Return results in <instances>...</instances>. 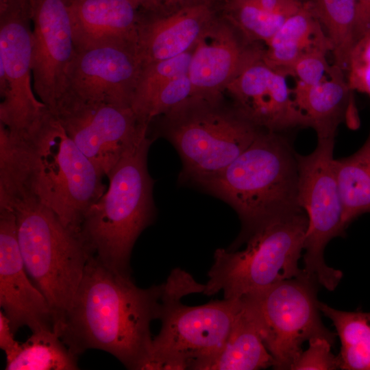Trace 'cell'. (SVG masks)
Here are the masks:
<instances>
[{
    "label": "cell",
    "instance_id": "5bb4252c",
    "mask_svg": "<svg viewBox=\"0 0 370 370\" xmlns=\"http://www.w3.org/2000/svg\"><path fill=\"white\" fill-rule=\"evenodd\" d=\"M29 16L34 90L53 112L75 53L68 5L65 0H30Z\"/></svg>",
    "mask_w": 370,
    "mask_h": 370
},
{
    "label": "cell",
    "instance_id": "836d02e7",
    "mask_svg": "<svg viewBox=\"0 0 370 370\" xmlns=\"http://www.w3.org/2000/svg\"><path fill=\"white\" fill-rule=\"evenodd\" d=\"M370 32V0H356L355 43Z\"/></svg>",
    "mask_w": 370,
    "mask_h": 370
},
{
    "label": "cell",
    "instance_id": "7a4b0ae2",
    "mask_svg": "<svg viewBox=\"0 0 370 370\" xmlns=\"http://www.w3.org/2000/svg\"><path fill=\"white\" fill-rule=\"evenodd\" d=\"M103 176L48 108L21 132L0 123V201L32 198L79 232L86 212L107 189Z\"/></svg>",
    "mask_w": 370,
    "mask_h": 370
},
{
    "label": "cell",
    "instance_id": "44dd1931",
    "mask_svg": "<svg viewBox=\"0 0 370 370\" xmlns=\"http://www.w3.org/2000/svg\"><path fill=\"white\" fill-rule=\"evenodd\" d=\"M263 49L262 58L270 67L288 75L302 56L332 52V43L309 3L288 17Z\"/></svg>",
    "mask_w": 370,
    "mask_h": 370
},
{
    "label": "cell",
    "instance_id": "4fadbf2b",
    "mask_svg": "<svg viewBox=\"0 0 370 370\" xmlns=\"http://www.w3.org/2000/svg\"><path fill=\"white\" fill-rule=\"evenodd\" d=\"M30 22L20 3L0 14V123L14 132L26 130L47 108L32 79Z\"/></svg>",
    "mask_w": 370,
    "mask_h": 370
},
{
    "label": "cell",
    "instance_id": "d6986e66",
    "mask_svg": "<svg viewBox=\"0 0 370 370\" xmlns=\"http://www.w3.org/2000/svg\"><path fill=\"white\" fill-rule=\"evenodd\" d=\"M75 49L126 44L136 47L140 10L132 0H65Z\"/></svg>",
    "mask_w": 370,
    "mask_h": 370
},
{
    "label": "cell",
    "instance_id": "f35d334b",
    "mask_svg": "<svg viewBox=\"0 0 370 370\" xmlns=\"http://www.w3.org/2000/svg\"><path fill=\"white\" fill-rule=\"evenodd\" d=\"M29 1L30 0H20L21 5L23 12L29 16Z\"/></svg>",
    "mask_w": 370,
    "mask_h": 370
},
{
    "label": "cell",
    "instance_id": "ac0fdd59",
    "mask_svg": "<svg viewBox=\"0 0 370 370\" xmlns=\"http://www.w3.org/2000/svg\"><path fill=\"white\" fill-rule=\"evenodd\" d=\"M217 14L214 5L201 2L166 12L140 10L136 51L141 67L192 49Z\"/></svg>",
    "mask_w": 370,
    "mask_h": 370
},
{
    "label": "cell",
    "instance_id": "ba28073f",
    "mask_svg": "<svg viewBox=\"0 0 370 370\" xmlns=\"http://www.w3.org/2000/svg\"><path fill=\"white\" fill-rule=\"evenodd\" d=\"M318 284L304 271L240 298L273 358L275 369H291L303 352V343L311 338L323 337L334 344L335 334L321 319Z\"/></svg>",
    "mask_w": 370,
    "mask_h": 370
},
{
    "label": "cell",
    "instance_id": "52a82bcc",
    "mask_svg": "<svg viewBox=\"0 0 370 370\" xmlns=\"http://www.w3.org/2000/svg\"><path fill=\"white\" fill-rule=\"evenodd\" d=\"M308 218L305 212L274 220L256 231L240 251L217 249L203 293L220 291L236 299L278 282L301 275L298 262L304 250Z\"/></svg>",
    "mask_w": 370,
    "mask_h": 370
},
{
    "label": "cell",
    "instance_id": "8d00e7d4",
    "mask_svg": "<svg viewBox=\"0 0 370 370\" xmlns=\"http://www.w3.org/2000/svg\"><path fill=\"white\" fill-rule=\"evenodd\" d=\"M136 6L143 11L157 12L158 0H132Z\"/></svg>",
    "mask_w": 370,
    "mask_h": 370
},
{
    "label": "cell",
    "instance_id": "9c48e42d",
    "mask_svg": "<svg viewBox=\"0 0 370 370\" xmlns=\"http://www.w3.org/2000/svg\"><path fill=\"white\" fill-rule=\"evenodd\" d=\"M186 287L164 300L159 334L153 338L147 369H193L217 353L225 343L241 308V299L217 300L198 306L180 301Z\"/></svg>",
    "mask_w": 370,
    "mask_h": 370
},
{
    "label": "cell",
    "instance_id": "8fae6325",
    "mask_svg": "<svg viewBox=\"0 0 370 370\" xmlns=\"http://www.w3.org/2000/svg\"><path fill=\"white\" fill-rule=\"evenodd\" d=\"M140 70L134 45L111 44L75 49L52 113L60 107L77 103L132 108Z\"/></svg>",
    "mask_w": 370,
    "mask_h": 370
},
{
    "label": "cell",
    "instance_id": "ab89813d",
    "mask_svg": "<svg viewBox=\"0 0 370 370\" xmlns=\"http://www.w3.org/2000/svg\"><path fill=\"white\" fill-rule=\"evenodd\" d=\"M220 0H193L191 3H197V2H201V3H208L212 4L215 6V5Z\"/></svg>",
    "mask_w": 370,
    "mask_h": 370
},
{
    "label": "cell",
    "instance_id": "3957f363",
    "mask_svg": "<svg viewBox=\"0 0 370 370\" xmlns=\"http://www.w3.org/2000/svg\"><path fill=\"white\" fill-rule=\"evenodd\" d=\"M198 186L237 212L242 230L230 251L266 224L304 212L298 201L297 153L278 132L261 130L223 171Z\"/></svg>",
    "mask_w": 370,
    "mask_h": 370
},
{
    "label": "cell",
    "instance_id": "603a6c76",
    "mask_svg": "<svg viewBox=\"0 0 370 370\" xmlns=\"http://www.w3.org/2000/svg\"><path fill=\"white\" fill-rule=\"evenodd\" d=\"M334 164L347 228L360 215L370 212V132L358 151L334 159Z\"/></svg>",
    "mask_w": 370,
    "mask_h": 370
},
{
    "label": "cell",
    "instance_id": "9a60e30c",
    "mask_svg": "<svg viewBox=\"0 0 370 370\" xmlns=\"http://www.w3.org/2000/svg\"><path fill=\"white\" fill-rule=\"evenodd\" d=\"M262 56L249 63L224 93L243 116L260 129L281 133L310 127L293 100L286 75L267 65Z\"/></svg>",
    "mask_w": 370,
    "mask_h": 370
},
{
    "label": "cell",
    "instance_id": "d6a6232c",
    "mask_svg": "<svg viewBox=\"0 0 370 370\" xmlns=\"http://www.w3.org/2000/svg\"><path fill=\"white\" fill-rule=\"evenodd\" d=\"M263 10L273 14L289 17L305 5L300 0H249Z\"/></svg>",
    "mask_w": 370,
    "mask_h": 370
},
{
    "label": "cell",
    "instance_id": "4316f807",
    "mask_svg": "<svg viewBox=\"0 0 370 370\" xmlns=\"http://www.w3.org/2000/svg\"><path fill=\"white\" fill-rule=\"evenodd\" d=\"M215 7L250 42L266 44L288 18L269 13L249 0H220Z\"/></svg>",
    "mask_w": 370,
    "mask_h": 370
},
{
    "label": "cell",
    "instance_id": "e575fe53",
    "mask_svg": "<svg viewBox=\"0 0 370 370\" xmlns=\"http://www.w3.org/2000/svg\"><path fill=\"white\" fill-rule=\"evenodd\" d=\"M8 318L3 311H0V347L4 351L5 356L17 349L20 343L14 339Z\"/></svg>",
    "mask_w": 370,
    "mask_h": 370
},
{
    "label": "cell",
    "instance_id": "7402d4cb",
    "mask_svg": "<svg viewBox=\"0 0 370 370\" xmlns=\"http://www.w3.org/2000/svg\"><path fill=\"white\" fill-rule=\"evenodd\" d=\"M273 365V358L241 302V308L222 347L193 369L256 370Z\"/></svg>",
    "mask_w": 370,
    "mask_h": 370
},
{
    "label": "cell",
    "instance_id": "f1b7e54d",
    "mask_svg": "<svg viewBox=\"0 0 370 370\" xmlns=\"http://www.w3.org/2000/svg\"><path fill=\"white\" fill-rule=\"evenodd\" d=\"M191 95L192 84L188 73L170 81L150 101L144 113V122L149 126L154 119L164 114Z\"/></svg>",
    "mask_w": 370,
    "mask_h": 370
},
{
    "label": "cell",
    "instance_id": "1f68e13d",
    "mask_svg": "<svg viewBox=\"0 0 370 370\" xmlns=\"http://www.w3.org/2000/svg\"><path fill=\"white\" fill-rule=\"evenodd\" d=\"M327 53L315 51L300 57L293 65L288 75L297 77V80L306 85H315L323 82L330 75L333 66H330L326 60Z\"/></svg>",
    "mask_w": 370,
    "mask_h": 370
},
{
    "label": "cell",
    "instance_id": "4dcf8cb0",
    "mask_svg": "<svg viewBox=\"0 0 370 370\" xmlns=\"http://www.w3.org/2000/svg\"><path fill=\"white\" fill-rule=\"evenodd\" d=\"M308 348L303 351L292 365V370H334L341 369L339 356L331 352L332 344L327 338L316 336L309 341Z\"/></svg>",
    "mask_w": 370,
    "mask_h": 370
},
{
    "label": "cell",
    "instance_id": "2e32d148",
    "mask_svg": "<svg viewBox=\"0 0 370 370\" xmlns=\"http://www.w3.org/2000/svg\"><path fill=\"white\" fill-rule=\"evenodd\" d=\"M258 42H250L218 12L193 51L188 75L192 95H224L227 86L251 62L262 56Z\"/></svg>",
    "mask_w": 370,
    "mask_h": 370
},
{
    "label": "cell",
    "instance_id": "277c9868",
    "mask_svg": "<svg viewBox=\"0 0 370 370\" xmlns=\"http://www.w3.org/2000/svg\"><path fill=\"white\" fill-rule=\"evenodd\" d=\"M149 136L132 147L109 175L103 195L88 210L80 234L92 255L109 269L130 275L134 245L155 218L153 180L147 169Z\"/></svg>",
    "mask_w": 370,
    "mask_h": 370
},
{
    "label": "cell",
    "instance_id": "30bf717a",
    "mask_svg": "<svg viewBox=\"0 0 370 370\" xmlns=\"http://www.w3.org/2000/svg\"><path fill=\"white\" fill-rule=\"evenodd\" d=\"M334 138H317L314 150L297 153L298 201L308 218L304 250V272L328 291L338 285L343 273L326 265L327 244L345 234L343 205L334 170Z\"/></svg>",
    "mask_w": 370,
    "mask_h": 370
},
{
    "label": "cell",
    "instance_id": "74e56055",
    "mask_svg": "<svg viewBox=\"0 0 370 370\" xmlns=\"http://www.w3.org/2000/svg\"><path fill=\"white\" fill-rule=\"evenodd\" d=\"M18 3H21L20 0H0V14L5 13Z\"/></svg>",
    "mask_w": 370,
    "mask_h": 370
},
{
    "label": "cell",
    "instance_id": "e0dca14e",
    "mask_svg": "<svg viewBox=\"0 0 370 370\" xmlns=\"http://www.w3.org/2000/svg\"><path fill=\"white\" fill-rule=\"evenodd\" d=\"M0 306L14 333L23 326L32 332L53 330L51 309L25 270L15 216L7 207H0Z\"/></svg>",
    "mask_w": 370,
    "mask_h": 370
},
{
    "label": "cell",
    "instance_id": "83f0119b",
    "mask_svg": "<svg viewBox=\"0 0 370 370\" xmlns=\"http://www.w3.org/2000/svg\"><path fill=\"white\" fill-rule=\"evenodd\" d=\"M194 47L177 57L141 67L132 109L143 123L148 125L144 122L143 116L154 95L170 81L188 73Z\"/></svg>",
    "mask_w": 370,
    "mask_h": 370
},
{
    "label": "cell",
    "instance_id": "5b68a950",
    "mask_svg": "<svg viewBox=\"0 0 370 370\" xmlns=\"http://www.w3.org/2000/svg\"><path fill=\"white\" fill-rule=\"evenodd\" d=\"M0 207L14 214L25 270L50 306L54 330L69 308L92 254L79 232L65 226L36 200L12 197L0 201Z\"/></svg>",
    "mask_w": 370,
    "mask_h": 370
},
{
    "label": "cell",
    "instance_id": "cb8c5ba5",
    "mask_svg": "<svg viewBox=\"0 0 370 370\" xmlns=\"http://www.w3.org/2000/svg\"><path fill=\"white\" fill-rule=\"evenodd\" d=\"M77 356L53 330L32 332L14 352L6 355V370H75Z\"/></svg>",
    "mask_w": 370,
    "mask_h": 370
},
{
    "label": "cell",
    "instance_id": "7c38bea8",
    "mask_svg": "<svg viewBox=\"0 0 370 370\" xmlns=\"http://www.w3.org/2000/svg\"><path fill=\"white\" fill-rule=\"evenodd\" d=\"M68 136L104 176L125 153L149 135L131 108L107 103H77L53 113Z\"/></svg>",
    "mask_w": 370,
    "mask_h": 370
},
{
    "label": "cell",
    "instance_id": "d590c367",
    "mask_svg": "<svg viewBox=\"0 0 370 370\" xmlns=\"http://www.w3.org/2000/svg\"><path fill=\"white\" fill-rule=\"evenodd\" d=\"M192 1L193 0H158L157 12H170Z\"/></svg>",
    "mask_w": 370,
    "mask_h": 370
},
{
    "label": "cell",
    "instance_id": "484cf974",
    "mask_svg": "<svg viewBox=\"0 0 370 370\" xmlns=\"http://www.w3.org/2000/svg\"><path fill=\"white\" fill-rule=\"evenodd\" d=\"M309 4L332 43L334 65L347 70L355 45L356 0H312Z\"/></svg>",
    "mask_w": 370,
    "mask_h": 370
},
{
    "label": "cell",
    "instance_id": "f546056e",
    "mask_svg": "<svg viewBox=\"0 0 370 370\" xmlns=\"http://www.w3.org/2000/svg\"><path fill=\"white\" fill-rule=\"evenodd\" d=\"M347 71V82L350 90L370 96V32L355 43Z\"/></svg>",
    "mask_w": 370,
    "mask_h": 370
},
{
    "label": "cell",
    "instance_id": "d4e9b609",
    "mask_svg": "<svg viewBox=\"0 0 370 370\" xmlns=\"http://www.w3.org/2000/svg\"><path fill=\"white\" fill-rule=\"evenodd\" d=\"M319 309L340 338L341 369L370 370V312L338 310L320 301Z\"/></svg>",
    "mask_w": 370,
    "mask_h": 370
},
{
    "label": "cell",
    "instance_id": "8992f818",
    "mask_svg": "<svg viewBox=\"0 0 370 370\" xmlns=\"http://www.w3.org/2000/svg\"><path fill=\"white\" fill-rule=\"evenodd\" d=\"M159 116L158 134L172 143L182 161L180 181L197 186L223 171L262 130L224 95H191Z\"/></svg>",
    "mask_w": 370,
    "mask_h": 370
},
{
    "label": "cell",
    "instance_id": "ffe728a7",
    "mask_svg": "<svg viewBox=\"0 0 370 370\" xmlns=\"http://www.w3.org/2000/svg\"><path fill=\"white\" fill-rule=\"evenodd\" d=\"M343 71L334 65L329 78L315 85L296 81L291 90L297 107L306 116L317 138H334L338 126L356 113Z\"/></svg>",
    "mask_w": 370,
    "mask_h": 370
},
{
    "label": "cell",
    "instance_id": "6da1fadb",
    "mask_svg": "<svg viewBox=\"0 0 370 370\" xmlns=\"http://www.w3.org/2000/svg\"><path fill=\"white\" fill-rule=\"evenodd\" d=\"M180 279L176 269L166 282L141 288L130 275L109 269L92 255L69 308L53 331L77 356L100 349L128 369H147L151 322L160 319L164 300Z\"/></svg>",
    "mask_w": 370,
    "mask_h": 370
}]
</instances>
